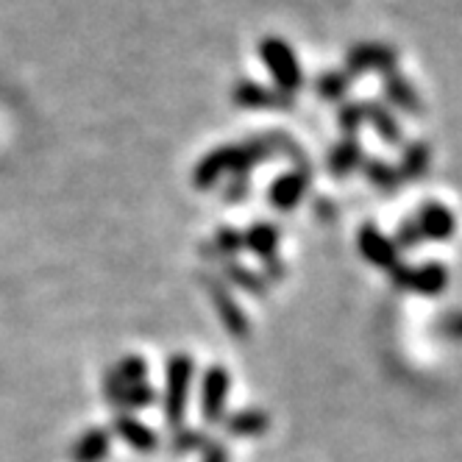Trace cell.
I'll return each instance as SVG.
<instances>
[{"label":"cell","instance_id":"6da1fadb","mask_svg":"<svg viewBox=\"0 0 462 462\" xmlns=\"http://www.w3.org/2000/svg\"><path fill=\"white\" fill-rule=\"evenodd\" d=\"M256 51H259V59L265 61V68L273 79V87L295 97V92L304 87V68L299 56H295L292 45L282 37H265Z\"/></svg>","mask_w":462,"mask_h":462},{"label":"cell","instance_id":"7a4b0ae2","mask_svg":"<svg viewBox=\"0 0 462 462\" xmlns=\"http://www.w3.org/2000/svg\"><path fill=\"white\" fill-rule=\"evenodd\" d=\"M192 374H195V362L187 354H173L168 359V371H164V420L173 429H181L184 423V412H187V393L192 384Z\"/></svg>","mask_w":462,"mask_h":462},{"label":"cell","instance_id":"3957f363","mask_svg":"<svg viewBox=\"0 0 462 462\" xmlns=\"http://www.w3.org/2000/svg\"><path fill=\"white\" fill-rule=\"evenodd\" d=\"M395 64H399V51L387 42H356L354 48L346 51V59H343V70L351 76V79H359V76H368V73H390L395 70Z\"/></svg>","mask_w":462,"mask_h":462},{"label":"cell","instance_id":"277c9868","mask_svg":"<svg viewBox=\"0 0 462 462\" xmlns=\"http://www.w3.org/2000/svg\"><path fill=\"white\" fill-rule=\"evenodd\" d=\"M198 282H201L204 290L209 292V299H212V304H215V310L220 315V323H223L226 332L235 335V337H245L248 335V318H245V312L237 304L235 295L228 292L226 282L217 273H201V276H198Z\"/></svg>","mask_w":462,"mask_h":462},{"label":"cell","instance_id":"5b68a950","mask_svg":"<svg viewBox=\"0 0 462 462\" xmlns=\"http://www.w3.org/2000/svg\"><path fill=\"white\" fill-rule=\"evenodd\" d=\"M390 282L399 290H410V292H418V295H426V299H432V295L446 290L448 271H446V265H440V262H426V265H420V268L399 265L395 271H390Z\"/></svg>","mask_w":462,"mask_h":462},{"label":"cell","instance_id":"8992f818","mask_svg":"<svg viewBox=\"0 0 462 462\" xmlns=\"http://www.w3.org/2000/svg\"><path fill=\"white\" fill-rule=\"evenodd\" d=\"M231 101L245 109H292L295 97L276 87L245 79V81H237L235 89H231Z\"/></svg>","mask_w":462,"mask_h":462},{"label":"cell","instance_id":"52a82bcc","mask_svg":"<svg viewBox=\"0 0 462 462\" xmlns=\"http://www.w3.org/2000/svg\"><path fill=\"white\" fill-rule=\"evenodd\" d=\"M310 181H312V171H307V168H292V171L282 173V176L273 181L271 192H268L271 204H273L279 212H292L295 207L301 204V198L307 195Z\"/></svg>","mask_w":462,"mask_h":462},{"label":"cell","instance_id":"ba28073f","mask_svg":"<svg viewBox=\"0 0 462 462\" xmlns=\"http://www.w3.org/2000/svg\"><path fill=\"white\" fill-rule=\"evenodd\" d=\"M359 251H362V256L371 262V265H376V268H382L387 273L402 265L395 243L387 240L382 231L376 226H371V223L362 226V231H359Z\"/></svg>","mask_w":462,"mask_h":462},{"label":"cell","instance_id":"9c48e42d","mask_svg":"<svg viewBox=\"0 0 462 462\" xmlns=\"http://www.w3.org/2000/svg\"><path fill=\"white\" fill-rule=\"evenodd\" d=\"M382 95L393 109H399L404 115H420L423 112V101H420L415 84L404 73H399V68L382 76Z\"/></svg>","mask_w":462,"mask_h":462},{"label":"cell","instance_id":"30bf717a","mask_svg":"<svg viewBox=\"0 0 462 462\" xmlns=\"http://www.w3.org/2000/svg\"><path fill=\"white\" fill-rule=\"evenodd\" d=\"M228 374L226 368L215 365L207 371L204 384H201V415L207 423H220L223 420V410H226V395H228Z\"/></svg>","mask_w":462,"mask_h":462},{"label":"cell","instance_id":"8fae6325","mask_svg":"<svg viewBox=\"0 0 462 462\" xmlns=\"http://www.w3.org/2000/svg\"><path fill=\"white\" fill-rule=\"evenodd\" d=\"M415 223L420 228L423 240H448L454 235V215L438 201H426L418 209Z\"/></svg>","mask_w":462,"mask_h":462},{"label":"cell","instance_id":"7c38bea8","mask_svg":"<svg viewBox=\"0 0 462 462\" xmlns=\"http://www.w3.org/2000/svg\"><path fill=\"white\" fill-rule=\"evenodd\" d=\"M112 429H115V435H117V438H123L131 448L140 451V454H151V451L156 448V443H159V438H156L153 429L145 426L143 420H137L134 415H128V412H117Z\"/></svg>","mask_w":462,"mask_h":462},{"label":"cell","instance_id":"4fadbf2b","mask_svg":"<svg viewBox=\"0 0 462 462\" xmlns=\"http://www.w3.org/2000/svg\"><path fill=\"white\" fill-rule=\"evenodd\" d=\"M362 162H365V153H362V145L356 137H343L332 151L326 156V171L332 173L335 179H346L351 176L354 171L362 168Z\"/></svg>","mask_w":462,"mask_h":462},{"label":"cell","instance_id":"5bb4252c","mask_svg":"<svg viewBox=\"0 0 462 462\" xmlns=\"http://www.w3.org/2000/svg\"><path fill=\"white\" fill-rule=\"evenodd\" d=\"M365 117L374 125V131L379 134L382 143L387 145H402L404 143V128L399 123V117L393 115V109L382 101H365Z\"/></svg>","mask_w":462,"mask_h":462},{"label":"cell","instance_id":"9a60e30c","mask_svg":"<svg viewBox=\"0 0 462 462\" xmlns=\"http://www.w3.org/2000/svg\"><path fill=\"white\" fill-rule=\"evenodd\" d=\"M215 265L220 268V279L228 282V284H237L240 290H245L254 299H265L268 292V282L262 279V273H251L248 268H243L240 262L235 259H215Z\"/></svg>","mask_w":462,"mask_h":462},{"label":"cell","instance_id":"2e32d148","mask_svg":"<svg viewBox=\"0 0 462 462\" xmlns=\"http://www.w3.org/2000/svg\"><path fill=\"white\" fill-rule=\"evenodd\" d=\"M109 446H112V435L106 429H89V432H84L73 443L70 459L73 462H104L109 457Z\"/></svg>","mask_w":462,"mask_h":462},{"label":"cell","instance_id":"e0dca14e","mask_svg":"<svg viewBox=\"0 0 462 462\" xmlns=\"http://www.w3.org/2000/svg\"><path fill=\"white\" fill-rule=\"evenodd\" d=\"M429 164H432V151H429L426 143L412 140L402 148V159L395 168H399L404 181H418L429 173Z\"/></svg>","mask_w":462,"mask_h":462},{"label":"cell","instance_id":"ac0fdd59","mask_svg":"<svg viewBox=\"0 0 462 462\" xmlns=\"http://www.w3.org/2000/svg\"><path fill=\"white\" fill-rule=\"evenodd\" d=\"M243 240H245V248L254 256H259L262 262H268V259L276 256V248H279V228L273 223H254L243 235Z\"/></svg>","mask_w":462,"mask_h":462},{"label":"cell","instance_id":"d6986e66","mask_svg":"<svg viewBox=\"0 0 462 462\" xmlns=\"http://www.w3.org/2000/svg\"><path fill=\"white\" fill-rule=\"evenodd\" d=\"M271 426L268 412L262 410H240L237 415H231L226 420V435L231 438H259L265 435Z\"/></svg>","mask_w":462,"mask_h":462},{"label":"cell","instance_id":"ffe728a7","mask_svg":"<svg viewBox=\"0 0 462 462\" xmlns=\"http://www.w3.org/2000/svg\"><path fill=\"white\" fill-rule=\"evenodd\" d=\"M362 173H365V179L384 195H393V192H399L404 179L399 173V168L384 159H365L362 162Z\"/></svg>","mask_w":462,"mask_h":462},{"label":"cell","instance_id":"44dd1931","mask_svg":"<svg viewBox=\"0 0 462 462\" xmlns=\"http://www.w3.org/2000/svg\"><path fill=\"white\" fill-rule=\"evenodd\" d=\"M354 79L346 70H323L315 79V95L326 104H343L348 92H351Z\"/></svg>","mask_w":462,"mask_h":462},{"label":"cell","instance_id":"7402d4cb","mask_svg":"<svg viewBox=\"0 0 462 462\" xmlns=\"http://www.w3.org/2000/svg\"><path fill=\"white\" fill-rule=\"evenodd\" d=\"M156 399H159V393L148 382H143V384H134V387H123L120 395L112 402V407H117L120 412H128V410L151 407V404H156Z\"/></svg>","mask_w":462,"mask_h":462},{"label":"cell","instance_id":"603a6c76","mask_svg":"<svg viewBox=\"0 0 462 462\" xmlns=\"http://www.w3.org/2000/svg\"><path fill=\"white\" fill-rule=\"evenodd\" d=\"M112 376L123 387H134V384H143L148 379V365H145L143 356H125L112 368Z\"/></svg>","mask_w":462,"mask_h":462},{"label":"cell","instance_id":"cb8c5ba5","mask_svg":"<svg viewBox=\"0 0 462 462\" xmlns=\"http://www.w3.org/2000/svg\"><path fill=\"white\" fill-rule=\"evenodd\" d=\"M368 123L365 117V101H343L337 109V125L346 137H356V131Z\"/></svg>","mask_w":462,"mask_h":462},{"label":"cell","instance_id":"d4e9b609","mask_svg":"<svg viewBox=\"0 0 462 462\" xmlns=\"http://www.w3.org/2000/svg\"><path fill=\"white\" fill-rule=\"evenodd\" d=\"M209 446V440H207V435L201 432V429H176L173 432V438H171V451L173 454H189V451H198V448H207Z\"/></svg>","mask_w":462,"mask_h":462},{"label":"cell","instance_id":"484cf974","mask_svg":"<svg viewBox=\"0 0 462 462\" xmlns=\"http://www.w3.org/2000/svg\"><path fill=\"white\" fill-rule=\"evenodd\" d=\"M395 248H415V245H420L423 243V235H420V228H418V223H415V217H410V220H404L402 226H399V231H395Z\"/></svg>","mask_w":462,"mask_h":462},{"label":"cell","instance_id":"4316f807","mask_svg":"<svg viewBox=\"0 0 462 462\" xmlns=\"http://www.w3.org/2000/svg\"><path fill=\"white\" fill-rule=\"evenodd\" d=\"M248 192H251V179L248 176H231L223 184V201H228V204L243 201V198H248Z\"/></svg>","mask_w":462,"mask_h":462},{"label":"cell","instance_id":"83f0119b","mask_svg":"<svg viewBox=\"0 0 462 462\" xmlns=\"http://www.w3.org/2000/svg\"><path fill=\"white\" fill-rule=\"evenodd\" d=\"M262 279L265 282H279V279H284V262L279 259V256H273V259H268V262H262Z\"/></svg>","mask_w":462,"mask_h":462},{"label":"cell","instance_id":"f1b7e54d","mask_svg":"<svg viewBox=\"0 0 462 462\" xmlns=\"http://www.w3.org/2000/svg\"><path fill=\"white\" fill-rule=\"evenodd\" d=\"M201 462H228V451H226V446L223 443H209L207 448H204V459Z\"/></svg>","mask_w":462,"mask_h":462},{"label":"cell","instance_id":"f546056e","mask_svg":"<svg viewBox=\"0 0 462 462\" xmlns=\"http://www.w3.org/2000/svg\"><path fill=\"white\" fill-rule=\"evenodd\" d=\"M443 332L454 340H462V315H448L443 320Z\"/></svg>","mask_w":462,"mask_h":462},{"label":"cell","instance_id":"4dcf8cb0","mask_svg":"<svg viewBox=\"0 0 462 462\" xmlns=\"http://www.w3.org/2000/svg\"><path fill=\"white\" fill-rule=\"evenodd\" d=\"M315 215H318V217H328V220H332V217L337 215L335 201H328V198H318V201H315Z\"/></svg>","mask_w":462,"mask_h":462}]
</instances>
